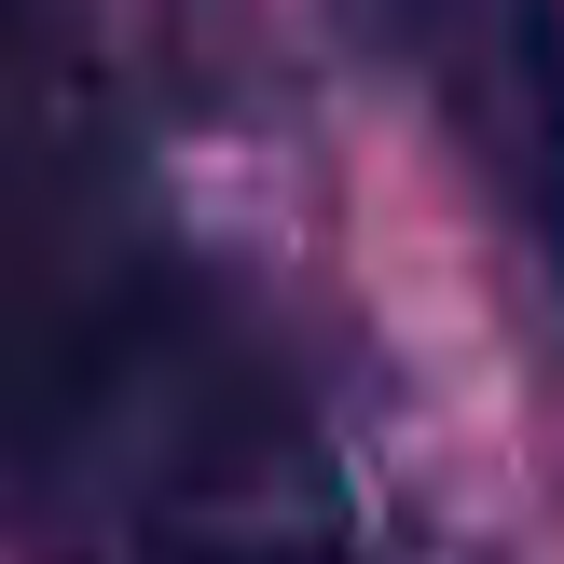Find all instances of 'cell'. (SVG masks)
Segmentation results:
<instances>
[{"instance_id":"3","label":"cell","mask_w":564,"mask_h":564,"mask_svg":"<svg viewBox=\"0 0 564 564\" xmlns=\"http://www.w3.org/2000/svg\"><path fill=\"white\" fill-rule=\"evenodd\" d=\"M248 564H317V551H248Z\"/></svg>"},{"instance_id":"1","label":"cell","mask_w":564,"mask_h":564,"mask_svg":"<svg viewBox=\"0 0 564 564\" xmlns=\"http://www.w3.org/2000/svg\"><path fill=\"white\" fill-rule=\"evenodd\" d=\"M0 455L180 523V564H248L303 468L262 358L152 248L83 97V0H0Z\"/></svg>"},{"instance_id":"2","label":"cell","mask_w":564,"mask_h":564,"mask_svg":"<svg viewBox=\"0 0 564 564\" xmlns=\"http://www.w3.org/2000/svg\"><path fill=\"white\" fill-rule=\"evenodd\" d=\"M345 14L441 97L455 152L564 290V0H345Z\"/></svg>"}]
</instances>
